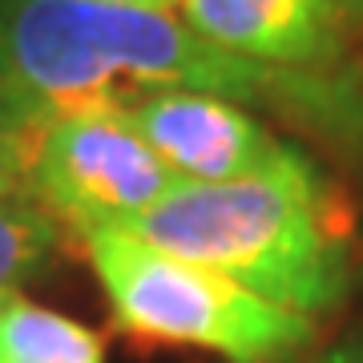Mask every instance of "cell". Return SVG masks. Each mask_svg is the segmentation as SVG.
I'll return each mask as SVG.
<instances>
[{"label": "cell", "instance_id": "8", "mask_svg": "<svg viewBox=\"0 0 363 363\" xmlns=\"http://www.w3.org/2000/svg\"><path fill=\"white\" fill-rule=\"evenodd\" d=\"M65 247V226L33 194L0 198V298L49 271Z\"/></svg>", "mask_w": 363, "mask_h": 363}, {"label": "cell", "instance_id": "11", "mask_svg": "<svg viewBox=\"0 0 363 363\" xmlns=\"http://www.w3.org/2000/svg\"><path fill=\"white\" fill-rule=\"evenodd\" d=\"M291 363H355V355L347 351V343H339V347L323 351V355H311V359H291Z\"/></svg>", "mask_w": 363, "mask_h": 363}, {"label": "cell", "instance_id": "7", "mask_svg": "<svg viewBox=\"0 0 363 363\" xmlns=\"http://www.w3.org/2000/svg\"><path fill=\"white\" fill-rule=\"evenodd\" d=\"M0 363H105V343L81 319L13 291L0 298Z\"/></svg>", "mask_w": 363, "mask_h": 363}, {"label": "cell", "instance_id": "4", "mask_svg": "<svg viewBox=\"0 0 363 363\" xmlns=\"http://www.w3.org/2000/svg\"><path fill=\"white\" fill-rule=\"evenodd\" d=\"M186 182L154 154L125 109H73L45 121L28 194L85 238L125 230Z\"/></svg>", "mask_w": 363, "mask_h": 363}, {"label": "cell", "instance_id": "5", "mask_svg": "<svg viewBox=\"0 0 363 363\" xmlns=\"http://www.w3.org/2000/svg\"><path fill=\"white\" fill-rule=\"evenodd\" d=\"M125 113L182 182L218 186L283 174L307 162L303 150L274 138L242 101L218 93H154Z\"/></svg>", "mask_w": 363, "mask_h": 363}, {"label": "cell", "instance_id": "9", "mask_svg": "<svg viewBox=\"0 0 363 363\" xmlns=\"http://www.w3.org/2000/svg\"><path fill=\"white\" fill-rule=\"evenodd\" d=\"M45 117H37L25 101L0 89V198L28 194V174L37 157Z\"/></svg>", "mask_w": 363, "mask_h": 363}, {"label": "cell", "instance_id": "12", "mask_svg": "<svg viewBox=\"0 0 363 363\" xmlns=\"http://www.w3.org/2000/svg\"><path fill=\"white\" fill-rule=\"evenodd\" d=\"M347 351L355 355V363H363V335L359 339H347Z\"/></svg>", "mask_w": 363, "mask_h": 363}, {"label": "cell", "instance_id": "6", "mask_svg": "<svg viewBox=\"0 0 363 363\" xmlns=\"http://www.w3.org/2000/svg\"><path fill=\"white\" fill-rule=\"evenodd\" d=\"M351 0H182L178 16L214 49L267 69L335 61Z\"/></svg>", "mask_w": 363, "mask_h": 363}, {"label": "cell", "instance_id": "10", "mask_svg": "<svg viewBox=\"0 0 363 363\" xmlns=\"http://www.w3.org/2000/svg\"><path fill=\"white\" fill-rule=\"evenodd\" d=\"M97 4H113V9H145V13H178L182 0H97Z\"/></svg>", "mask_w": 363, "mask_h": 363}, {"label": "cell", "instance_id": "3", "mask_svg": "<svg viewBox=\"0 0 363 363\" xmlns=\"http://www.w3.org/2000/svg\"><path fill=\"white\" fill-rule=\"evenodd\" d=\"M85 255L117 331L138 343L194 347L226 363H291L315 343V319L150 247L130 230L85 234Z\"/></svg>", "mask_w": 363, "mask_h": 363}, {"label": "cell", "instance_id": "1", "mask_svg": "<svg viewBox=\"0 0 363 363\" xmlns=\"http://www.w3.org/2000/svg\"><path fill=\"white\" fill-rule=\"evenodd\" d=\"M0 89L45 121L73 109H130L154 93H218L343 117L335 85L315 73L230 57L178 13L97 0H0Z\"/></svg>", "mask_w": 363, "mask_h": 363}, {"label": "cell", "instance_id": "2", "mask_svg": "<svg viewBox=\"0 0 363 363\" xmlns=\"http://www.w3.org/2000/svg\"><path fill=\"white\" fill-rule=\"evenodd\" d=\"M125 230L307 319L335 311L355 267L351 214L311 157L267 178L186 182Z\"/></svg>", "mask_w": 363, "mask_h": 363}]
</instances>
